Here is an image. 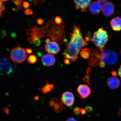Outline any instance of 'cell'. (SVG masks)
<instances>
[{
    "instance_id": "6da1fadb",
    "label": "cell",
    "mask_w": 121,
    "mask_h": 121,
    "mask_svg": "<svg viewBox=\"0 0 121 121\" xmlns=\"http://www.w3.org/2000/svg\"><path fill=\"white\" fill-rule=\"evenodd\" d=\"M54 18L50 20L46 26L41 28H30L26 30L27 40L30 43L33 42L40 38L45 36L51 38L53 41L60 45L65 42V33L63 22L60 25L56 23Z\"/></svg>"
},
{
    "instance_id": "7a4b0ae2",
    "label": "cell",
    "mask_w": 121,
    "mask_h": 121,
    "mask_svg": "<svg viewBox=\"0 0 121 121\" xmlns=\"http://www.w3.org/2000/svg\"><path fill=\"white\" fill-rule=\"evenodd\" d=\"M89 40L88 37L83 39L80 27L74 25L73 27L72 32L70 34V39L66 43V49L63 52L65 59H67L72 62L78 59V56L81 48L87 44Z\"/></svg>"
},
{
    "instance_id": "3957f363",
    "label": "cell",
    "mask_w": 121,
    "mask_h": 121,
    "mask_svg": "<svg viewBox=\"0 0 121 121\" xmlns=\"http://www.w3.org/2000/svg\"><path fill=\"white\" fill-rule=\"evenodd\" d=\"M108 36L107 31L101 27L94 33L91 41L100 51L104 49V47L108 41Z\"/></svg>"
},
{
    "instance_id": "277c9868",
    "label": "cell",
    "mask_w": 121,
    "mask_h": 121,
    "mask_svg": "<svg viewBox=\"0 0 121 121\" xmlns=\"http://www.w3.org/2000/svg\"><path fill=\"white\" fill-rule=\"evenodd\" d=\"M100 52L101 60L105 64L114 65L118 61V56L115 51L111 50L104 49Z\"/></svg>"
},
{
    "instance_id": "5b68a950",
    "label": "cell",
    "mask_w": 121,
    "mask_h": 121,
    "mask_svg": "<svg viewBox=\"0 0 121 121\" xmlns=\"http://www.w3.org/2000/svg\"><path fill=\"white\" fill-rule=\"evenodd\" d=\"M26 51L20 47H16L12 49L10 52V57L15 62L22 63L26 58Z\"/></svg>"
},
{
    "instance_id": "8992f818",
    "label": "cell",
    "mask_w": 121,
    "mask_h": 121,
    "mask_svg": "<svg viewBox=\"0 0 121 121\" xmlns=\"http://www.w3.org/2000/svg\"><path fill=\"white\" fill-rule=\"evenodd\" d=\"M91 57L88 61L89 65L96 67L99 65L101 61V52L97 49L91 48Z\"/></svg>"
},
{
    "instance_id": "52a82bcc",
    "label": "cell",
    "mask_w": 121,
    "mask_h": 121,
    "mask_svg": "<svg viewBox=\"0 0 121 121\" xmlns=\"http://www.w3.org/2000/svg\"><path fill=\"white\" fill-rule=\"evenodd\" d=\"M74 97L71 92L67 91L64 92L62 95L61 102L68 107L73 105L74 102Z\"/></svg>"
},
{
    "instance_id": "ba28073f",
    "label": "cell",
    "mask_w": 121,
    "mask_h": 121,
    "mask_svg": "<svg viewBox=\"0 0 121 121\" xmlns=\"http://www.w3.org/2000/svg\"><path fill=\"white\" fill-rule=\"evenodd\" d=\"M45 49L48 53L53 54H57L60 51L58 44L53 41L46 43L45 46Z\"/></svg>"
},
{
    "instance_id": "9c48e42d",
    "label": "cell",
    "mask_w": 121,
    "mask_h": 121,
    "mask_svg": "<svg viewBox=\"0 0 121 121\" xmlns=\"http://www.w3.org/2000/svg\"><path fill=\"white\" fill-rule=\"evenodd\" d=\"M77 91L82 99L86 98L91 93L90 88L86 84H80L77 88Z\"/></svg>"
},
{
    "instance_id": "30bf717a",
    "label": "cell",
    "mask_w": 121,
    "mask_h": 121,
    "mask_svg": "<svg viewBox=\"0 0 121 121\" xmlns=\"http://www.w3.org/2000/svg\"><path fill=\"white\" fill-rule=\"evenodd\" d=\"M114 4L110 2L104 3L102 7L103 14L106 16H111L114 13Z\"/></svg>"
},
{
    "instance_id": "8fae6325",
    "label": "cell",
    "mask_w": 121,
    "mask_h": 121,
    "mask_svg": "<svg viewBox=\"0 0 121 121\" xmlns=\"http://www.w3.org/2000/svg\"><path fill=\"white\" fill-rule=\"evenodd\" d=\"M91 0H74L75 7L77 9H80L83 12L87 11V8Z\"/></svg>"
},
{
    "instance_id": "7c38bea8",
    "label": "cell",
    "mask_w": 121,
    "mask_h": 121,
    "mask_svg": "<svg viewBox=\"0 0 121 121\" xmlns=\"http://www.w3.org/2000/svg\"><path fill=\"white\" fill-rule=\"evenodd\" d=\"M42 64L44 65L49 66L53 65L55 63L56 59L53 55L51 54H46L43 56L41 58Z\"/></svg>"
},
{
    "instance_id": "4fadbf2b",
    "label": "cell",
    "mask_w": 121,
    "mask_h": 121,
    "mask_svg": "<svg viewBox=\"0 0 121 121\" xmlns=\"http://www.w3.org/2000/svg\"><path fill=\"white\" fill-rule=\"evenodd\" d=\"M102 6L100 3L94 1L90 4L89 7V11L93 15L99 14L102 10Z\"/></svg>"
},
{
    "instance_id": "5bb4252c",
    "label": "cell",
    "mask_w": 121,
    "mask_h": 121,
    "mask_svg": "<svg viewBox=\"0 0 121 121\" xmlns=\"http://www.w3.org/2000/svg\"><path fill=\"white\" fill-rule=\"evenodd\" d=\"M107 86L112 89H117L120 85V81L117 77H111L109 78L107 82Z\"/></svg>"
},
{
    "instance_id": "9a60e30c",
    "label": "cell",
    "mask_w": 121,
    "mask_h": 121,
    "mask_svg": "<svg viewBox=\"0 0 121 121\" xmlns=\"http://www.w3.org/2000/svg\"><path fill=\"white\" fill-rule=\"evenodd\" d=\"M110 23L112 29L114 31H117L121 30V18H113L110 21Z\"/></svg>"
},
{
    "instance_id": "2e32d148",
    "label": "cell",
    "mask_w": 121,
    "mask_h": 121,
    "mask_svg": "<svg viewBox=\"0 0 121 121\" xmlns=\"http://www.w3.org/2000/svg\"><path fill=\"white\" fill-rule=\"evenodd\" d=\"M52 99L54 107V111L57 113L60 112L63 109L62 103L59 99L57 98H53Z\"/></svg>"
},
{
    "instance_id": "e0dca14e",
    "label": "cell",
    "mask_w": 121,
    "mask_h": 121,
    "mask_svg": "<svg viewBox=\"0 0 121 121\" xmlns=\"http://www.w3.org/2000/svg\"><path fill=\"white\" fill-rule=\"evenodd\" d=\"M91 51L88 48H84L81 50L80 52L81 56L85 59H87L90 57Z\"/></svg>"
},
{
    "instance_id": "ac0fdd59",
    "label": "cell",
    "mask_w": 121,
    "mask_h": 121,
    "mask_svg": "<svg viewBox=\"0 0 121 121\" xmlns=\"http://www.w3.org/2000/svg\"><path fill=\"white\" fill-rule=\"evenodd\" d=\"M54 84H50L48 82L42 88V92L43 93H47L53 90L54 89Z\"/></svg>"
},
{
    "instance_id": "d6986e66",
    "label": "cell",
    "mask_w": 121,
    "mask_h": 121,
    "mask_svg": "<svg viewBox=\"0 0 121 121\" xmlns=\"http://www.w3.org/2000/svg\"><path fill=\"white\" fill-rule=\"evenodd\" d=\"M86 71V74L84 78H83V81L87 83L90 86V82H89L90 78V74L91 72V70L90 67H89L87 68Z\"/></svg>"
},
{
    "instance_id": "ffe728a7",
    "label": "cell",
    "mask_w": 121,
    "mask_h": 121,
    "mask_svg": "<svg viewBox=\"0 0 121 121\" xmlns=\"http://www.w3.org/2000/svg\"><path fill=\"white\" fill-rule=\"evenodd\" d=\"M37 56L33 54H32V55L29 56L27 60V61L28 62L32 64H34L37 62Z\"/></svg>"
},
{
    "instance_id": "44dd1931",
    "label": "cell",
    "mask_w": 121,
    "mask_h": 121,
    "mask_svg": "<svg viewBox=\"0 0 121 121\" xmlns=\"http://www.w3.org/2000/svg\"><path fill=\"white\" fill-rule=\"evenodd\" d=\"M17 7V9H20L22 8V0H12Z\"/></svg>"
},
{
    "instance_id": "7402d4cb",
    "label": "cell",
    "mask_w": 121,
    "mask_h": 121,
    "mask_svg": "<svg viewBox=\"0 0 121 121\" xmlns=\"http://www.w3.org/2000/svg\"><path fill=\"white\" fill-rule=\"evenodd\" d=\"M24 13L26 15H29L33 14V12L31 9L29 8L26 9L24 12Z\"/></svg>"
},
{
    "instance_id": "603a6c76",
    "label": "cell",
    "mask_w": 121,
    "mask_h": 121,
    "mask_svg": "<svg viewBox=\"0 0 121 121\" xmlns=\"http://www.w3.org/2000/svg\"><path fill=\"white\" fill-rule=\"evenodd\" d=\"M54 20L56 23L57 25H60L63 22L61 18L58 16L54 18Z\"/></svg>"
},
{
    "instance_id": "cb8c5ba5",
    "label": "cell",
    "mask_w": 121,
    "mask_h": 121,
    "mask_svg": "<svg viewBox=\"0 0 121 121\" xmlns=\"http://www.w3.org/2000/svg\"><path fill=\"white\" fill-rule=\"evenodd\" d=\"M81 108L78 107H75L73 109V112L76 115L79 114L81 113Z\"/></svg>"
},
{
    "instance_id": "d4e9b609",
    "label": "cell",
    "mask_w": 121,
    "mask_h": 121,
    "mask_svg": "<svg viewBox=\"0 0 121 121\" xmlns=\"http://www.w3.org/2000/svg\"><path fill=\"white\" fill-rule=\"evenodd\" d=\"M5 8L4 7L3 3V1H0V17L2 16V14L1 13V12L3 11L4 9H5Z\"/></svg>"
},
{
    "instance_id": "484cf974",
    "label": "cell",
    "mask_w": 121,
    "mask_h": 121,
    "mask_svg": "<svg viewBox=\"0 0 121 121\" xmlns=\"http://www.w3.org/2000/svg\"><path fill=\"white\" fill-rule=\"evenodd\" d=\"M30 6L29 3L27 1H25L23 3V7L26 9L29 8Z\"/></svg>"
},
{
    "instance_id": "4316f807",
    "label": "cell",
    "mask_w": 121,
    "mask_h": 121,
    "mask_svg": "<svg viewBox=\"0 0 121 121\" xmlns=\"http://www.w3.org/2000/svg\"><path fill=\"white\" fill-rule=\"evenodd\" d=\"M85 110L88 112H90L93 111V108L90 106H87L86 107Z\"/></svg>"
},
{
    "instance_id": "83f0119b",
    "label": "cell",
    "mask_w": 121,
    "mask_h": 121,
    "mask_svg": "<svg viewBox=\"0 0 121 121\" xmlns=\"http://www.w3.org/2000/svg\"><path fill=\"white\" fill-rule=\"evenodd\" d=\"M3 110L7 116H8L9 114V108H7V107H4L3 108Z\"/></svg>"
},
{
    "instance_id": "f1b7e54d",
    "label": "cell",
    "mask_w": 121,
    "mask_h": 121,
    "mask_svg": "<svg viewBox=\"0 0 121 121\" xmlns=\"http://www.w3.org/2000/svg\"><path fill=\"white\" fill-rule=\"evenodd\" d=\"M34 1L35 4H38V3H42L45 1V0H33Z\"/></svg>"
},
{
    "instance_id": "f546056e",
    "label": "cell",
    "mask_w": 121,
    "mask_h": 121,
    "mask_svg": "<svg viewBox=\"0 0 121 121\" xmlns=\"http://www.w3.org/2000/svg\"><path fill=\"white\" fill-rule=\"evenodd\" d=\"M34 44L36 45L37 46H39L41 44L40 40H39V39H38V40L35 41L34 42H33V43Z\"/></svg>"
},
{
    "instance_id": "4dcf8cb0",
    "label": "cell",
    "mask_w": 121,
    "mask_h": 121,
    "mask_svg": "<svg viewBox=\"0 0 121 121\" xmlns=\"http://www.w3.org/2000/svg\"><path fill=\"white\" fill-rule=\"evenodd\" d=\"M43 22V20L41 18L38 19L37 21V23L39 25H42Z\"/></svg>"
},
{
    "instance_id": "1f68e13d",
    "label": "cell",
    "mask_w": 121,
    "mask_h": 121,
    "mask_svg": "<svg viewBox=\"0 0 121 121\" xmlns=\"http://www.w3.org/2000/svg\"><path fill=\"white\" fill-rule=\"evenodd\" d=\"M64 63L66 65H68L70 64V60L67 59H65V60L64 61Z\"/></svg>"
},
{
    "instance_id": "d6a6232c",
    "label": "cell",
    "mask_w": 121,
    "mask_h": 121,
    "mask_svg": "<svg viewBox=\"0 0 121 121\" xmlns=\"http://www.w3.org/2000/svg\"><path fill=\"white\" fill-rule=\"evenodd\" d=\"M26 52L28 54H31L32 52V50L30 48H28L26 49Z\"/></svg>"
},
{
    "instance_id": "836d02e7",
    "label": "cell",
    "mask_w": 121,
    "mask_h": 121,
    "mask_svg": "<svg viewBox=\"0 0 121 121\" xmlns=\"http://www.w3.org/2000/svg\"><path fill=\"white\" fill-rule=\"evenodd\" d=\"M81 113L82 115H85L86 114V111L84 109L81 108Z\"/></svg>"
},
{
    "instance_id": "e575fe53",
    "label": "cell",
    "mask_w": 121,
    "mask_h": 121,
    "mask_svg": "<svg viewBox=\"0 0 121 121\" xmlns=\"http://www.w3.org/2000/svg\"><path fill=\"white\" fill-rule=\"evenodd\" d=\"M66 121H77L74 118L71 117L68 118Z\"/></svg>"
},
{
    "instance_id": "d590c367",
    "label": "cell",
    "mask_w": 121,
    "mask_h": 121,
    "mask_svg": "<svg viewBox=\"0 0 121 121\" xmlns=\"http://www.w3.org/2000/svg\"><path fill=\"white\" fill-rule=\"evenodd\" d=\"M118 74L119 76L120 77L121 80V65L119 68L118 71Z\"/></svg>"
},
{
    "instance_id": "8d00e7d4",
    "label": "cell",
    "mask_w": 121,
    "mask_h": 121,
    "mask_svg": "<svg viewBox=\"0 0 121 121\" xmlns=\"http://www.w3.org/2000/svg\"><path fill=\"white\" fill-rule=\"evenodd\" d=\"M111 74L112 75V76L113 77H115L117 75V73L116 71H113L111 73Z\"/></svg>"
},
{
    "instance_id": "74e56055",
    "label": "cell",
    "mask_w": 121,
    "mask_h": 121,
    "mask_svg": "<svg viewBox=\"0 0 121 121\" xmlns=\"http://www.w3.org/2000/svg\"><path fill=\"white\" fill-rule=\"evenodd\" d=\"M98 2L100 3H104L107 1V0H97Z\"/></svg>"
},
{
    "instance_id": "f35d334b",
    "label": "cell",
    "mask_w": 121,
    "mask_h": 121,
    "mask_svg": "<svg viewBox=\"0 0 121 121\" xmlns=\"http://www.w3.org/2000/svg\"><path fill=\"white\" fill-rule=\"evenodd\" d=\"M39 96H35L34 97V99H35V101H37L39 99Z\"/></svg>"
},
{
    "instance_id": "ab89813d",
    "label": "cell",
    "mask_w": 121,
    "mask_h": 121,
    "mask_svg": "<svg viewBox=\"0 0 121 121\" xmlns=\"http://www.w3.org/2000/svg\"><path fill=\"white\" fill-rule=\"evenodd\" d=\"M50 40L49 39H48L45 40V42H46L47 43H49V42H50Z\"/></svg>"
},
{
    "instance_id": "60d3db41",
    "label": "cell",
    "mask_w": 121,
    "mask_h": 121,
    "mask_svg": "<svg viewBox=\"0 0 121 121\" xmlns=\"http://www.w3.org/2000/svg\"><path fill=\"white\" fill-rule=\"evenodd\" d=\"M8 0H0L1 1H3H3H6Z\"/></svg>"
},
{
    "instance_id": "b9f144b4",
    "label": "cell",
    "mask_w": 121,
    "mask_h": 121,
    "mask_svg": "<svg viewBox=\"0 0 121 121\" xmlns=\"http://www.w3.org/2000/svg\"><path fill=\"white\" fill-rule=\"evenodd\" d=\"M119 54H120V55H121V50L120 51V52H119Z\"/></svg>"
}]
</instances>
